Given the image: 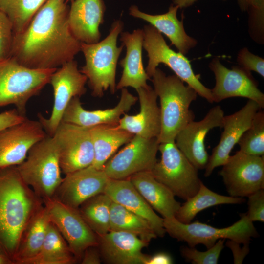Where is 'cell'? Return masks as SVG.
<instances>
[{
    "instance_id": "obj_1",
    "label": "cell",
    "mask_w": 264,
    "mask_h": 264,
    "mask_svg": "<svg viewBox=\"0 0 264 264\" xmlns=\"http://www.w3.org/2000/svg\"><path fill=\"white\" fill-rule=\"evenodd\" d=\"M65 0H47L22 32L14 35L10 57L31 69L58 68L74 60L81 43L68 24Z\"/></svg>"
},
{
    "instance_id": "obj_2",
    "label": "cell",
    "mask_w": 264,
    "mask_h": 264,
    "mask_svg": "<svg viewBox=\"0 0 264 264\" xmlns=\"http://www.w3.org/2000/svg\"><path fill=\"white\" fill-rule=\"evenodd\" d=\"M43 205L17 166L0 168V249L14 264L24 231Z\"/></svg>"
},
{
    "instance_id": "obj_3",
    "label": "cell",
    "mask_w": 264,
    "mask_h": 264,
    "mask_svg": "<svg viewBox=\"0 0 264 264\" xmlns=\"http://www.w3.org/2000/svg\"><path fill=\"white\" fill-rule=\"evenodd\" d=\"M151 78L154 89L160 100L161 129L158 142L175 141L178 132L194 120L190 106L198 94L176 75L167 76L158 67Z\"/></svg>"
},
{
    "instance_id": "obj_4",
    "label": "cell",
    "mask_w": 264,
    "mask_h": 264,
    "mask_svg": "<svg viewBox=\"0 0 264 264\" xmlns=\"http://www.w3.org/2000/svg\"><path fill=\"white\" fill-rule=\"evenodd\" d=\"M123 22L114 21L108 36L96 43H81V51L85 64L80 70L87 78V81L94 97H101L110 89L112 94L116 90L115 76L119 57L124 45L118 47V36L122 32Z\"/></svg>"
},
{
    "instance_id": "obj_5",
    "label": "cell",
    "mask_w": 264,
    "mask_h": 264,
    "mask_svg": "<svg viewBox=\"0 0 264 264\" xmlns=\"http://www.w3.org/2000/svg\"><path fill=\"white\" fill-rule=\"evenodd\" d=\"M17 168L23 180L43 200L53 197L63 179L53 136L47 135L34 144Z\"/></svg>"
},
{
    "instance_id": "obj_6",
    "label": "cell",
    "mask_w": 264,
    "mask_h": 264,
    "mask_svg": "<svg viewBox=\"0 0 264 264\" xmlns=\"http://www.w3.org/2000/svg\"><path fill=\"white\" fill-rule=\"evenodd\" d=\"M57 69H34L11 57L0 60V107L14 105L20 113L25 115L29 100L50 83Z\"/></svg>"
},
{
    "instance_id": "obj_7",
    "label": "cell",
    "mask_w": 264,
    "mask_h": 264,
    "mask_svg": "<svg viewBox=\"0 0 264 264\" xmlns=\"http://www.w3.org/2000/svg\"><path fill=\"white\" fill-rule=\"evenodd\" d=\"M240 217L232 225L223 228H218L199 221L183 223L175 217L163 218V225L166 233L179 241L186 242L191 247L201 244L208 249L221 239L230 240L242 244H249L251 238L257 237L258 233L246 213L241 214Z\"/></svg>"
},
{
    "instance_id": "obj_8",
    "label": "cell",
    "mask_w": 264,
    "mask_h": 264,
    "mask_svg": "<svg viewBox=\"0 0 264 264\" xmlns=\"http://www.w3.org/2000/svg\"><path fill=\"white\" fill-rule=\"evenodd\" d=\"M143 47L147 53L148 61L145 68L151 78L160 64L169 67L182 81L191 87L198 95L212 103L211 89L200 81V74H195L190 61L184 55L170 48L162 34L152 25L144 26Z\"/></svg>"
},
{
    "instance_id": "obj_9",
    "label": "cell",
    "mask_w": 264,
    "mask_h": 264,
    "mask_svg": "<svg viewBox=\"0 0 264 264\" xmlns=\"http://www.w3.org/2000/svg\"><path fill=\"white\" fill-rule=\"evenodd\" d=\"M161 159L151 172L154 178L184 200L198 191L202 181L198 169L177 148L175 141L159 143Z\"/></svg>"
},
{
    "instance_id": "obj_10",
    "label": "cell",
    "mask_w": 264,
    "mask_h": 264,
    "mask_svg": "<svg viewBox=\"0 0 264 264\" xmlns=\"http://www.w3.org/2000/svg\"><path fill=\"white\" fill-rule=\"evenodd\" d=\"M87 82V77L81 72L74 60L65 63L53 73L49 83L54 94L51 114L48 118L38 114L39 121L48 135L55 133L70 101L86 93Z\"/></svg>"
},
{
    "instance_id": "obj_11",
    "label": "cell",
    "mask_w": 264,
    "mask_h": 264,
    "mask_svg": "<svg viewBox=\"0 0 264 264\" xmlns=\"http://www.w3.org/2000/svg\"><path fill=\"white\" fill-rule=\"evenodd\" d=\"M50 221L67 243L77 260L89 247L98 246V236L82 217L78 209L67 205L54 197L43 200Z\"/></svg>"
},
{
    "instance_id": "obj_12",
    "label": "cell",
    "mask_w": 264,
    "mask_h": 264,
    "mask_svg": "<svg viewBox=\"0 0 264 264\" xmlns=\"http://www.w3.org/2000/svg\"><path fill=\"white\" fill-rule=\"evenodd\" d=\"M220 172L227 193L233 197H247L264 189V155L240 151L229 157Z\"/></svg>"
},
{
    "instance_id": "obj_13",
    "label": "cell",
    "mask_w": 264,
    "mask_h": 264,
    "mask_svg": "<svg viewBox=\"0 0 264 264\" xmlns=\"http://www.w3.org/2000/svg\"><path fill=\"white\" fill-rule=\"evenodd\" d=\"M52 136L62 173L66 175L93 164L94 154L89 128L62 121Z\"/></svg>"
},
{
    "instance_id": "obj_14",
    "label": "cell",
    "mask_w": 264,
    "mask_h": 264,
    "mask_svg": "<svg viewBox=\"0 0 264 264\" xmlns=\"http://www.w3.org/2000/svg\"><path fill=\"white\" fill-rule=\"evenodd\" d=\"M127 144L104 165L103 170L110 179H127L137 173L152 171L157 161V138L134 135Z\"/></svg>"
},
{
    "instance_id": "obj_15",
    "label": "cell",
    "mask_w": 264,
    "mask_h": 264,
    "mask_svg": "<svg viewBox=\"0 0 264 264\" xmlns=\"http://www.w3.org/2000/svg\"><path fill=\"white\" fill-rule=\"evenodd\" d=\"M216 80L211 89L214 102H220L232 97H244L256 102L261 109L264 108V94L251 72L240 66L231 69L222 65L220 59L214 58L209 64Z\"/></svg>"
},
{
    "instance_id": "obj_16",
    "label": "cell",
    "mask_w": 264,
    "mask_h": 264,
    "mask_svg": "<svg viewBox=\"0 0 264 264\" xmlns=\"http://www.w3.org/2000/svg\"><path fill=\"white\" fill-rule=\"evenodd\" d=\"M224 116L221 107L216 106L201 120L189 122L176 137L175 142L177 148L198 170L205 169L208 160L205 137L212 129L222 128Z\"/></svg>"
},
{
    "instance_id": "obj_17",
    "label": "cell",
    "mask_w": 264,
    "mask_h": 264,
    "mask_svg": "<svg viewBox=\"0 0 264 264\" xmlns=\"http://www.w3.org/2000/svg\"><path fill=\"white\" fill-rule=\"evenodd\" d=\"M48 134L39 120L26 118L0 132V168L17 166L31 147Z\"/></svg>"
},
{
    "instance_id": "obj_18",
    "label": "cell",
    "mask_w": 264,
    "mask_h": 264,
    "mask_svg": "<svg viewBox=\"0 0 264 264\" xmlns=\"http://www.w3.org/2000/svg\"><path fill=\"white\" fill-rule=\"evenodd\" d=\"M65 175L53 197L76 209L89 198L103 193L110 179L103 169L92 165Z\"/></svg>"
},
{
    "instance_id": "obj_19",
    "label": "cell",
    "mask_w": 264,
    "mask_h": 264,
    "mask_svg": "<svg viewBox=\"0 0 264 264\" xmlns=\"http://www.w3.org/2000/svg\"><path fill=\"white\" fill-rule=\"evenodd\" d=\"M261 109L256 102L249 99L240 110L224 116L222 127L223 131L220 141L209 156L205 168V177L209 176L216 168L222 166L226 162L232 150L251 125L256 112Z\"/></svg>"
},
{
    "instance_id": "obj_20",
    "label": "cell",
    "mask_w": 264,
    "mask_h": 264,
    "mask_svg": "<svg viewBox=\"0 0 264 264\" xmlns=\"http://www.w3.org/2000/svg\"><path fill=\"white\" fill-rule=\"evenodd\" d=\"M102 260L110 264H145L149 255L142 250L149 242L133 234L110 231L98 236Z\"/></svg>"
},
{
    "instance_id": "obj_21",
    "label": "cell",
    "mask_w": 264,
    "mask_h": 264,
    "mask_svg": "<svg viewBox=\"0 0 264 264\" xmlns=\"http://www.w3.org/2000/svg\"><path fill=\"white\" fill-rule=\"evenodd\" d=\"M121 90L118 104L113 108L105 110H86L82 107L80 97H73L64 112L62 121L87 128L102 124L117 125L121 115L128 112L138 100L126 88Z\"/></svg>"
},
{
    "instance_id": "obj_22",
    "label": "cell",
    "mask_w": 264,
    "mask_h": 264,
    "mask_svg": "<svg viewBox=\"0 0 264 264\" xmlns=\"http://www.w3.org/2000/svg\"><path fill=\"white\" fill-rule=\"evenodd\" d=\"M140 104V110L135 115L124 114L116 126L134 135L151 139L158 138L161 129L160 108L157 96L151 86L136 90Z\"/></svg>"
},
{
    "instance_id": "obj_23",
    "label": "cell",
    "mask_w": 264,
    "mask_h": 264,
    "mask_svg": "<svg viewBox=\"0 0 264 264\" xmlns=\"http://www.w3.org/2000/svg\"><path fill=\"white\" fill-rule=\"evenodd\" d=\"M105 5L103 0H74L69 7L68 22L74 37L91 44L100 41L99 26L104 22Z\"/></svg>"
},
{
    "instance_id": "obj_24",
    "label": "cell",
    "mask_w": 264,
    "mask_h": 264,
    "mask_svg": "<svg viewBox=\"0 0 264 264\" xmlns=\"http://www.w3.org/2000/svg\"><path fill=\"white\" fill-rule=\"evenodd\" d=\"M112 200L147 220L157 237H162L166 231L164 219L157 215L129 179H109L104 190Z\"/></svg>"
},
{
    "instance_id": "obj_25",
    "label": "cell",
    "mask_w": 264,
    "mask_h": 264,
    "mask_svg": "<svg viewBox=\"0 0 264 264\" xmlns=\"http://www.w3.org/2000/svg\"><path fill=\"white\" fill-rule=\"evenodd\" d=\"M120 40L126 47V53L125 57L119 62L123 71L121 77L116 85V89L129 87L135 90L140 88H149L150 86L147 81L151 80V78L144 68L142 59L143 29H135L132 33L122 32Z\"/></svg>"
},
{
    "instance_id": "obj_26",
    "label": "cell",
    "mask_w": 264,
    "mask_h": 264,
    "mask_svg": "<svg viewBox=\"0 0 264 264\" xmlns=\"http://www.w3.org/2000/svg\"><path fill=\"white\" fill-rule=\"evenodd\" d=\"M179 7L171 5L168 11L159 15H150L140 11L137 6L132 5L129 9V14L133 17L146 21L161 33L164 34L178 52L183 55L197 44V41L189 36L185 32L183 21L177 17Z\"/></svg>"
},
{
    "instance_id": "obj_27",
    "label": "cell",
    "mask_w": 264,
    "mask_h": 264,
    "mask_svg": "<svg viewBox=\"0 0 264 264\" xmlns=\"http://www.w3.org/2000/svg\"><path fill=\"white\" fill-rule=\"evenodd\" d=\"M128 179L144 198L164 219L175 217L181 204L165 185L157 181L151 171L136 173Z\"/></svg>"
},
{
    "instance_id": "obj_28",
    "label": "cell",
    "mask_w": 264,
    "mask_h": 264,
    "mask_svg": "<svg viewBox=\"0 0 264 264\" xmlns=\"http://www.w3.org/2000/svg\"><path fill=\"white\" fill-rule=\"evenodd\" d=\"M94 149V167L103 169L113 154L122 145L128 143L134 135L116 125L102 124L89 128Z\"/></svg>"
},
{
    "instance_id": "obj_29",
    "label": "cell",
    "mask_w": 264,
    "mask_h": 264,
    "mask_svg": "<svg viewBox=\"0 0 264 264\" xmlns=\"http://www.w3.org/2000/svg\"><path fill=\"white\" fill-rule=\"evenodd\" d=\"M50 223L47 210L44 204L33 216L24 231L14 260L15 264H22L39 252Z\"/></svg>"
},
{
    "instance_id": "obj_30",
    "label": "cell",
    "mask_w": 264,
    "mask_h": 264,
    "mask_svg": "<svg viewBox=\"0 0 264 264\" xmlns=\"http://www.w3.org/2000/svg\"><path fill=\"white\" fill-rule=\"evenodd\" d=\"M77 261L66 241L50 221L40 250L22 264H72Z\"/></svg>"
},
{
    "instance_id": "obj_31",
    "label": "cell",
    "mask_w": 264,
    "mask_h": 264,
    "mask_svg": "<svg viewBox=\"0 0 264 264\" xmlns=\"http://www.w3.org/2000/svg\"><path fill=\"white\" fill-rule=\"evenodd\" d=\"M181 205L175 218L183 223H190L200 211L218 205L241 204L243 198L219 194L207 188L202 182L198 191Z\"/></svg>"
},
{
    "instance_id": "obj_32",
    "label": "cell",
    "mask_w": 264,
    "mask_h": 264,
    "mask_svg": "<svg viewBox=\"0 0 264 264\" xmlns=\"http://www.w3.org/2000/svg\"><path fill=\"white\" fill-rule=\"evenodd\" d=\"M110 231L130 233L148 242L157 237L147 220L113 201L110 209Z\"/></svg>"
},
{
    "instance_id": "obj_33",
    "label": "cell",
    "mask_w": 264,
    "mask_h": 264,
    "mask_svg": "<svg viewBox=\"0 0 264 264\" xmlns=\"http://www.w3.org/2000/svg\"><path fill=\"white\" fill-rule=\"evenodd\" d=\"M112 201L109 197L102 193L89 198L78 208L85 221L97 236L110 231Z\"/></svg>"
},
{
    "instance_id": "obj_34",
    "label": "cell",
    "mask_w": 264,
    "mask_h": 264,
    "mask_svg": "<svg viewBox=\"0 0 264 264\" xmlns=\"http://www.w3.org/2000/svg\"><path fill=\"white\" fill-rule=\"evenodd\" d=\"M47 0H0V11L10 20L14 35L25 29Z\"/></svg>"
},
{
    "instance_id": "obj_35",
    "label": "cell",
    "mask_w": 264,
    "mask_h": 264,
    "mask_svg": "<svg viewBox=\"0 0 264 264\" xmlns=\"http://www.w3.org/2000/svg\"><path fill=\"white\" fill-rule=\"evenodd\" d=\"M240 151L252 155H264V112L258 110L250 127L243 132L237 143Z\"/></svg>"
},
{
    "instance_id": "obj_36",
    "label": "cell",
    "mask_w": 264,
    "mask_h": 264,
    "mask_svg": "<svg viewBox=\"0 0 264 264\" xmlns=\"http://www.w3.org/2000/svg\"><path fill=\"white\" fill-rule=\"evenodd\" d=\"M225 239L219 240L211 248L205 251H200L194 247H182L180 249L182 256L195 264H217L220 254L224 248Z\"/></svg>"
},
{
    "instance_id": "obj_37",
    "label": "cell",
    "mask_w": 264,
    "mask_h": 264,
    "mask_svg": "<svg viewBox=\"0 0 264 264\" xmlns=\"http://www.w3.org/2000/svg\"><path fill=\"white\" fill-rule=\"evenodd\" d=\"M247 11L249 35L255 42L264 44V0H253Z\"/></svg>"
},
{
    "instance_id": "obj_38",
    "label": "cell",
    "mask_w": 264,
    "mask_h": 264,
    "mask_svg": "<svg viewBox=\"0 0 264 264\" xmlns=\"http://www.w3.org/2000/svg\"><path fill=\"white\" fill-rule=\"evenodd\" d=\"M13 38L12 24L7 16L0 11V60L10 57Z\"/></svg>"
},
{
    "instance_id": "obj_39",
    "label": "cell",
    "mask_w": 264,
    "mask_h": 264,
    "mask_svg": "<svg viewBox=\"0 0 264 264\" xmlns=\"http://www.w3.org/2000/svg\"><path fill=\"white\" fill-rule=\"evenodd\" d=\"M237 61L239 66L251 72L253 71L264 77V59L250 52L247 48L239 51Z\"/></svg>"
},
{
    "instance_id": "obj_40",
    "label": "cell",
    "mask_w": 264,
    "mask_h": 264,
    "mask_svg": "<svg viewBox=\"0 0 264 264\" xmlns=\"http://www.w3.org/2000/svg\"><path fill=\"white\" fill-rule=\"evenodd\" d=\"M248 219L254 221L264 222V190L261 189L248 197Z\"/></svg>"
},
{
    "instance_id": "obj_41",
    "label": "cell",
    "mask_w": 264,
    "mask_h": 264,
    "mask_svg": "<svg viewBox=\"0 0 264 264\" xmlns=\"http://www.w3.org/2000/svg\"><path fill=\"white\" fill-rule=\"evenodd\" d=\"M16 109L0 113V132L10 126L19 124L26 119Z\"/></svg>"
},
{
    "instance_id": "obj_42",
    "label": "cell",
    "mask_w": 264,
    "mask_h": 264,
    "mask_svg": "<svg viewBox=\"0 0 264 264\" xmlns=\"http://www.w3.org/2000/svg\"><path fill=\"white\" fill-rule=\"evenodd\" d=\"M241 243L229 240L226 245L232 251L234 264H242L245 256L249 252V244H243V246L240 247Z\"/></svg>"
},
{
    "instance_id": "obj_43",
    "label": "cell",
    "mask_w": 264,
    "mask_h": 264,
    "mask_svg": "<svg viewBox=\"0 0 264 264\" xmlns=\"http://www.w3.org/2000/svg\"><path fill=\"white\" fill-rule=\"evenodd\" d=\"M82 264H100L102 259L97 246H91L87 248L81 258Z\"/></svg>"
},
{
    "instance_id": "obj_44",
    "label": "cell",
    "mask_w": 264,
    "mask_h": 264,
    "mask_svg": "<svg viewBox=\"0 0 264 264\" xmlns=\"http://www.w3.org/2000/svg\"><path fill=\"white\" fill-rule=\"evenodd\" d=\"M173 259L165 252H159L153 256H148L145 264H171Z\"/></svg>"
},
{
    "instance_id": "obj_45",
    "label": "cell",
    "mask_w": 264,
    "mask_h": 264,
    "mask_svg": "<svg viewBox=\"0 0 264 264\" xmlns=\"http://www.w3.org/2000/svg\"><path fill=\"white\" fill-rule=\"evenodd\" d=\"M197 0H172L174 5H177L179 8H183L192 5Z\"/></svg>"
},
{
    "instance_id": "obj_46",
    "label": "cell",
    "mask_w": 264,
    "mask_h": 264,
    "mask_svg": "<svg viewBox=\"0 0 264 264\" xmlns=\"http://www.w3.org/2000/svg\"><path fill=\"white\" fill-rule=\"evenodd\" d=\"M253 0H237L239 6L242 11H247Z\"/></svg>"
},
{
    "instance_id": "obj_47",
    "label": "cell",
    "mask_w": 264,
    "mask_h": 264,
    "mask_svg": "<svg viewBox=\"0 0 264 264\" xmlns=\"http://www.w3.org/2000/svg\"><path fill=\"white\" fill-rule=\"evenodd\" d=\"M0 264H14L13 262L9 259L0 249Z\"/></svg>"
},
{
    "instance_id": "obj_48",
    "label": "cell",
    "mask_w": 264,
    "mask_h": 264,
    "mask_svg": "<svg viewBox=\"0 0 264 264\" xmlns=\"http://www.w3.org/2000/svg\"><path fill=\"white\" fill-rule=\"evenodd\" d=\"M74 0H67V1H73Z\"/></svg>"
}]
</instances>
